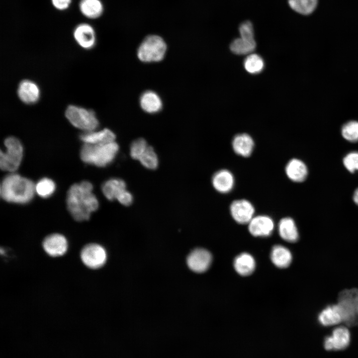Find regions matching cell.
I'll return each instance as SVG.
<instances>
[{
	"mask_svg": "<svg viewBox=\"0 0 358 358\" xmlns=\"http://www.w3.org/2000/svg\"><path fill=\"white\" fill-rule=\"evenodd\" d=\"M274 228L272 219L267 215H258L253 217L249 223L250 233L256 237H267Z\"/></svg>",
	"mask_w": 358,
	"mask_h": 358,
	"instance_id": "cell-15",
	"label": "cell"
},
{
	"mask_svg": "<svg viewBox=\"0 0 358 358\" xmlns=\"http://www.w3.org/2000/svg\"><path fill=\"white\" fill-rule=\"evenodd\" d=\"M343 163L346 168L351 173L358 170V152H351L347 155L343 159Z\"/></svg>",
	"mask_w": 358,
	"mask_h": 358,
	"instance_id": "cell-34",
	"label": "cell"
},
{
	"mask_svg": "<svg viewBox=\"0 0 358 358\" xmlns=\"http://www.w3.org/2000/svg\"><path fill=\"white\" fill-rule=\"evenodd\" d=\"M234 266L236 271L239 274L247 276L254 271L255 268V261L251 255L242 253L235 258Z\"/></svg>",
	"mask_w": 358,
	"mask_h": 358,
	"instance_id": "cell-26",
	"label": "cell"
},
{
	"mask_svg": "<svg viewBox=\"0 0 358 358\" xmlns=\"http://www.w3.org/2000/svg\"><path fill=\"white\" fill-rule=\"evenodd\" d=\"M84 144H103L115 141V135L110 129L85 131L80 136Z\"/></svg>",
	"mask_w": 358,
	"mask_h": 358,
	"instance_id": "cell-17",
	"label": "cell"
},
{
	"mask_svg": "<svg viewBox=\"0 0 358 358\" xmlns=\"http://www.w3.org/2000/svg\"><path fill=\"white\" fill-rule=\"evenodd\" d=\"M244 66L248 73L257 74L263 70L265 63L261 56L257 54H252L245 58Z\"/></svg>",
	"mask_w": 358,
	"mask_h": 358,
	"instance_id": "cell-29",
	"label": "cell"
},
{
	"mask_svg": "<svg viewBox=\"0 0 358 358\" xmlns=\"http://www.w3.org/2000/svg\"><path fill=\"white\" fill-rule=\"evenodd\" d=\"M5 151H0V167L4 171L14 173L19 167L23 156V147L16 137L10 136L4 141Z\"/></svg>",
	"mask_w": 358,
	"mask_h": 358,
	"instance_id": "cell-5",
	"label": "cell"
},
{
	"mask_svg": "<svg viewBox=\"0 0 358 358\" xmlns=\"http://www.w3.org/2000/svg\"><path fill=\"white\" fill-rule=\"evenodd\" d=\"M79 8L83 15L90 19L99 17L103 11V6L100 0H81Z\"/></svg>",
	"mask_w": 358,
	"mask_h": 358,
	"instance_id": "cell-25",
	"label": "cell"
},
{
	"mask_svg": "<svg viewBox=\"0 0 358 358\" xmlns=\"http://www.w3.org/2000/svg\"><path fill=\"white\" fill-rule=\"evenodd\" d=\"M278 232L280 237L289 243H295L299 239V233L293 219L290 217L282 218L278 224Z\"/></svg>",
	"mask_w": 358,
	"mask_h": 358,
	"instance_id": "cell-22",
	"label": "cell"
},
{
	"mask_svg": "<svg viewBox=\"0 0 358 358\" xmlns=\"http://www.w3.org/2000/svg\"><path fill=\"white\" fill-rule=\"evenodd\" d=\"M65 116L74 126L85 132L95 130L99 126L95 112L82 107L69 105L66 110Z\"/></svg>",
	"mask_w": 358,
	"mask_h": 358,
	"instance_id": "cell-7",
	"label": "cell"
},
{
	"mask_svg": "<svg viewBox=\"0 0 358 358\" xmlns=\"http://www.w3.org/2000/svg\"><path fill=\"white\" fill-rule=\"evenodd\" d=\"M212 183L217 191L222 193H226L233 188L234 178L229 171L222 169L216 172L213 176Z\"/></svg>",
	"mask_w": 358,
	"mask_h": 358,
	"instance_id": "cell-18",
	"label": "cell"
},
{
	"mask_svg": "<svg viewBox=\"0 0 358 358\" xmlns=\"http://www.w3.org/2000/svg\"><path fill=\"white\" fill-rule=\"evenodd\" d=\"M42 246L48 255L56 257L66 253L68 249V242L63 235L54 233L47 236L44 239Z\"/></svg>",
	"mask_w": 358,
	"mask_h": 358,
	"instance_id": "cell-12",
	"label": "cell"
},
{
	"mask_svg": "<svg viewBox=\"0 0 358 358\" xmlns=\"http://www.w3.org/2000/svg\"><path fill=\"white\" fill-rule=\"evenodd\" d=\"M166 51L167 45L164 39L158 35H150L141 42L137 54L143 62H156L164 59Z\"/></svg>",
	"mask_w": 358,
	"mask_h": 358,
	"instance_id": "cell-6",
	"label": "cell"
},
{
	"mask_svg": "<svg viewBox=\"0 0 358 358\" xmlns=\"http://www.w3.org/2000/svg\"><path fill=\"white\" fill-rule=\"evenodd\" d=\"M140 104L142 109L149 113H156L163 107L160 96L155 91L147 90L140 97Z\"/></svg>",
	"mask_w": 358,
	"mask_h": 358,
	"instance_id": "cell-20",
	"label": "cell"
},
{
	"mask_svg": "<svg viewBox=\"0 0 358 358\" xmlns=\"http://www.w3.org/2000/svg\"><path fill=\"white\" fill-rule=\"evenodd\" d=\"M342 134L350 142L358 141V122L351 121L344 124L342 129Z\"/></svg>",
	"mask_w": 358,
	"mask_h": 358,
	"instance_id": "cell-32",
	"label": "cell"
},
{
	"mask_svg": "<svg viewBox=\"0 0 358 358\" xmlns=\"http://www.w3.org/2000/svg\"><path fill=\"white\" fill-rule=\"evenodd\" d=\"M353 199L355 202L358 205V188L354 192Z\"/></svg>",
	"mask_w": 358,
	"mask_h": 358,
	"instance_id": "cell-38",
	"label": "cell"
},
{
	"mask_svg": "<svg viewBox=\"0 0 358 358\" xmlns=\"http://www.w3.org/2000/svg\"><path fill=\"white\" fill-rule=\"evenodd\" d=\"M230 211L235 221L240 224H246L254 217L255 208L250 201L242 199L233 201L230 205Z\"/></svg>",
	"mask_w": 358,
	"mask_h": 358,
	"instance_id": "cell-10",
	"label": "cell"
},
{
	"mask_svg": "<svg viewBox=\"0 0 358 358\" xmlns=\"http://www.w3.org/2000/svg\"><path fill=\"white\" fill-rule=\"evenodd\" d=\"M92 190V184L88 181L74 184L69 189L66 198L67 207L76 220H89L91 214L98 209L99 202Z\"/></svg>",
	"mask_w": 358,
	"mask_h": 358,
	"instance_id": "cell-1",
	"label": "cell"
},
{
	"mask_svg": "<svg viewBox=\"0 0 358 358\" xmlns=\"http://www.w3.org/2000/svg\"><path fill=\"white\" fill-rule=\"evenodd\" d=\"M146 141L143 138L134 140L130 147V155L132 158L139 160L148 147Z\"/></svg>",
	"mask_w": 358,
	"mask_h": 358,
	"instance_id": "cell-33",
	"label": "cell"
},
{
	"mask_svg": "<svg viewBox=\"0 0 358 358\" xmlns=\"http://www.w3.org/2000/svg\"><path fill=\"white\" fill-rule=\"evenodd\" d=\"M53 6L59 10L67 9L71 3L72 0H51Z\"/></svg>",
	"mask_w": 358,
	"mask_h": 358,
	"instance_id": "cell-37",
	"label": "cell"
},
{
	"mask_svg": "<svg viewBox=\"0 0 358 358\" xmlns=\"http://www.w3.org/2000/svg\"><path fill=\"white\" fill-rule=\"evenodd\" d=\"M17 94L20 99L26 104H33L39 99L40 90L38 86L32 81H22L18 87Z\"/></svg>",
	"mask_w": 358,
	"mask_h": 358,
	"instance_id": "cell-16",
	"label": "cell"
},
{
	"mask_svg": "<svg viewBox=\"0 0 358 358\" xmlns=\"http://www.w3.org/2000/svg\"><path fill=\"white\" fill-rule=\"evenodd\" d=\"M73 36L76 42L84 49H91L95 44V31L92 26L88 23L78 24L74 29Z\"/></svg>",
	"mask_w": 358,
	"mask_h": 358,
	"instance_id": "cell-14",
	"label": "cell"
},
{
	"mask_svg": "<svg viewBox=\"0 0 358 358\" xmlns=\"http://www.w3.org/2000/svg\"><path fill=\"white\" fill-rule=\"evenodd\" d=\"M35 192V184L31 180L15 173H10L1 182V197L8 202L27 203Z\"/></svg>",
	"mask_w": 358,
	"mask_h": 358,
	"instance_id": "cell-2",
	"label": "cell"
},
{
	"mask_svg": "<svg viewBox=\"0 0 358 358\" xmlns=\"http://www.w3.org/2000/svg\"><path fill=\"white\" fill-rule=\"evenodd\" d=\"M288 4L296 12L303 15H308L316 9L318 0H288Z\"/></svg>",
	"mask_w": 358,
	"mask_h": 358,
	"instance_id": "cell-28",
	"label": "cell"
},
{
	"mask_svg": "<svg viewBox=\"0 0 358 358\" xmlns=\"http://www.w3.org/2000/svg\"><path fill=\"white\" fill-rule=\"evenodd\" d=\"M118 151L119 146L115 141L103 144H84L80 157L87 164L104 167L113 161Z\"/></svg>",
	"mask_w": 358,
	"mask_h": 358,
	"instance_id": "cell-3",
	"label": "cell"
},
{
	"mask_svg": "<svg viewBox=\"0 0 358 358\" xmlns=\"http://www.w3.org/2000/svg\"><path fill=\"white\" fill-rule=\"evenodd\" d=\"M138 161L143 167L149 170H155L159 165L157 154L151 146H148Z\"/></svg>",
	"mask_w": 358,
	"mask_h": 358,
	"instance_id": "cell-31",
	"label": "cell"
},
{
	"mask_svg": "<svg viewBox=\"0 0 358 358\" xmlns=\"http://www.w3.org/2000/svg\"><path fill=\"white\" fill-rule=\"evenodd\" d=\"M240 37L249 41H255L253 27L251 22L246 21L243 22L239 27Z\"/></svg>",
	"mask_w": 358,
	"mask_h": 358,
	"instance_id": "cell-35",
	"label": "cell"
},
{
	"mask_svg": "<svg viewBox=\"0 0 358 358\" xmlns=\"http://www.w3.org/2000/svg\"><path fill=\"white\" fill-rule=\"evenodd\" d=\"M338 304L343 318V323L347 326H358V288L342 290L338 295Z\"/></svg>",
	"mask_w": 358,
	"mask_h": 358,
	"instance_id": "cell-4",
	"label": "cell"
},
{
	"mask_svg": "<svg viewBox=\"0 0 358 358\" xmlns=\"http://www.w3.org/2000/svg\"><path fill=\"white\" fill-rule=\"evenodd\" d=\"M55 182L48 178L40 179L35 184V192L42 198L50 197L55 192Z\"/></svg>",
	"mask_w": 358,
	"mask_h": 358,
	"instance_id": "cell-30",
	"label": "cell"
},
{
	"mask_svg": "<svg viewBox=\"0 0 358 358\" xmlns=\"http://www.w3.org/2000/svg\"><path fill=\"white\" fill-rule=\"evenodd\" d=\"M317 319L320 325L326 327H335L343 323L342 316L336 303L323 307L318 313Z\"/></svg>",
	"mask_w": 358,
	"mask_h": 358,
	"instance_id": "cell-13",
	"label": "cell"
},
{
	"mask_svg": "<svg viewBox=\"0 0 358 358\" xmlns=\"http://www.w3.org/2000/svg\"><path fill=\"white\" fill-rule=\"evenodd\" d=\"M256 47L255 41H249L242 38H238L231 43L230 49L234 54L245 55L253 52Z\"/></svg>",
	"mask_w": 358,
	"mask_h": 358,
	"instance_id": "cell-27",
	"label": "cell"
},
{
	"mask_svg": "<svg viewBox=\"0 0 358 358\" xmlns=\"http://www.w3.org/2000/svg\"><path fill=\"white\" fill-rule=\"evenodd\" d=\"M232 148L238 155L244 157L250 156L254 147V142L250 135L247 133L236 135L232 142Z\"/></svg>",
	"mask_w": 358,
	"mask_h": 358,
	"instance_id": "cell-19",
	"label": "cell"
},
{
	"mask_svg": "<svg viewBox=\"0 0 358 358\" xmlns=\"http://www.w3.org/2000/svg\"><path fill=\"white\" fill-rule=\"evenodd\" d=\"M116 200L123 205L129 206L132 203L133 197L132 194L125 189L118 194Z\"/></svg>",
	"mask_w": 358,
	"mask_h": 358,
	"instance_id": "cell-36",
	"label": "cell"
},
{
	"mask_svg": "<svg viewBox=\"0 0 358 358\" xmlns=\"http://www.w3.org/2000/svg\"><path fill=\"white\" fill-rule=\"evenodd\" d=\"M212 256L207 250L198 248L192 251L187 258V264L192 271L201 273L206 271L210 267Z\"/></svg>",
	"mask_w": 358,
	"mask_h": 358,
	"instance_id": "cell-11",
	"label": "cell"
},
{
	"mask_svg": "<svg viewBox=\"0 0 358 358\" xmlns=\"http://www.w3.org/2000/svg\"><path fill=\"white\" fill-rule=\"evenodd\" d=\"M81 258L87 267L96 269L102 267L107 259V254L101 245L91 243L86 245L81 252Z\"/></svg>",
	"mask_w": 358,
	"mask_h": 358,
	"instance_id": "cell-9",
	"label": "cell"
},
{
	"mask_svg": "<svg viewBox=\"0 0 358 358\" xmlns=\"http://www.w3.org/2000/svg\"><path fill=\"white\" fill-rule=\"evenodd\" d=\"M307 169L305 164L297 159H292L285 167V173L288 178L294 182L304 180L307 175Z\"/></svg>",
	"mask_w": 358,
	"mask_h": 358,
	"instance_id": "cell-21",
	"label": "cell"
},
{
	"mask_svg": "<svg viewBox=\"0 0 358 358\" xmlns=\"http://www.w3.org/2000/svg\"><path fill=\"white\" fill-rule=\"evenodd\" d=\"M270 258L273 264L279 268H286L290 266L292 260L291 252L286 247L274 246L271 251Z\"/></svg>",
	"mask_w": 358,
	"mask_h": 358,
	"instance_id": "cell-23",
	"label": "cell"
},
{
	"mask_svg": "<svg viewBox=\"0 0 358 358\" xmlns=\"http://www.w3.org/2000/svg\"><path fill=\"white\" fill-rule=\"evenodd\" d=\"M351 342V333L347 325L335 326L330 335L324 340L323 346L327 351H340L346 349Z\"/></svg>",
	"mask_w": 358,
	"mask_h": 358,
	"instance_id": "cell-8",
	"label": "cell"
},
{
	"mask_svg": "<svg viewBox=\"0 0 358 358\" xmlns=\"http://www.w3.org/2000/svg\"><path fill=\"white\" fill-rule=\"evenodd\" d=\"M126 187L125 181L118 178H112L104 182L101 191L104 196L109 200L116 199L118 194Z\"/></svg>",
	"mask_w": 358,
	"mask_h": 358,
	"instance_id": "cell-24",
	"label": "cell"
}]
</instances>
